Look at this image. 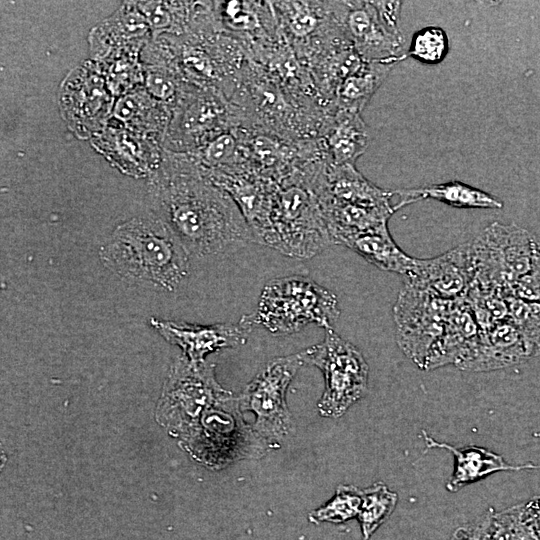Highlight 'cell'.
Returning a JSON list of instances; mask_svg holds the SVG:
<instances>
[{
	"label": "cell",
	"instance_id": "14",
	"mask_svg": "<svg viewBox=\"0 0 540 540\" xmlns=\"http://www.w3.org/2000/svg\"><path fill=\"white\" fill-rule=\"evenodd\" d=\"M150 325L168 342L179 346L188 360L201 363L211 352L244 345L255 323L250 314L238 323L198 325L151 318Z\"/></svg>",
	"mask_w": 540,
	"mask_h": 540
},
{
	"label": "cell",
	"instance_id": "25",
	"mask_svg": "<svg viewBox=\"0 0 540 540\" xmlns=\"http://www.w3.org/2000/svg\"><path fill=\"white\" fill-rule=\"evenodd\" d=\"M344 245L377 268L406 276L414 258L407 255L393 240L388 225L358 233L342 240Z\"/></svg>",
	"mask_w": 540,
	"mask_h": 540
},
{
	"label": "cell",
	"instance_id": "7",
	"mask_svg": "<svg viewBox=\"0 0 540 540\" xmlns=\"http://www.w3.org/2000/svg\"><path fill=\"white\" fill-rule=\"evenodd\" d=\"M301 356L304 364L318 367L324 375L325 388L317 404L321 416L339 418L366 394L368 364L333 328L326 329L323 342L302 351Z\"/></svg>",
	"mask_w": 540,
	"mask_h": 540
},
{
	"label": "cell",
	"instance_id": "29",
	"mask_svg": "<svg viewBox=\"0 0 540 540\" xmlns=\"http://www.w3.org/2000/svg\"><path fill=\"white\" fill-rule=\"evenodd\" d=\"M463 298L472 310L480 329L509 318L507 297L500 290L471 284Z\"/></svg>",
	"mask_w": 540,
	"mask_h": 540
},
{
	"label": "cell",
	"instance_id": "22",
	"mask_svg": "<svg viewBox=\"0 0 540 540\" xmlns=\"http://www.w3.org/2000/svg\"><path fill=\"white\" fill-rule=\"evenodd\" d=\"M480 327L464 298L453 301L444 329L431 347L423 370L456 364L475 341Z\"/></svg>",
	"mask_w": 540,
	"mask_h": 540
},
{
	"label": "cell",
	"instance_id": "27",
	"mask_svg": "<svg viewBox=\"0 0 540 540\" xmlns=\"http://www.w3.org/2000/svg\"><path fill=\"white\" fill-rule=\"evenodd\" d=\"M398 495L383 482H375L362 489V503L357 516L362 539L369 540L375 531L391 516Z\"/></svg>",
	"mask_w": 540,
	"mask_h": 540
},
{
	"label": "cell",
	"instance_id": "5",
	"mask_svg": "<svg viewBox=\"0 0 540 540\" xmlns=\"http://www.w3.org/2000/svg\"><path fill=\"white\" fill-rule=\"evenodd\" d=\"M185 438L188 451L214 468L258 459L273 449L245 422L239 399L232 393L207 409Z\"/></svg>",
	"mask_w": 540,
	"mask_h": 540
},
{
	"label": "cell",
	"instance_id": "32",
	"mask_svg": "<svg viewBox=\"0 0 540 540\" xmlns=\"http://www.w3.org/2000/svg\"><path fill=\"white\" fill-rule=\"evenodd\" d=\"M509 318L518 327L535 356L540 355V303L507 297Z\"/></svg>",
	"mask_w": 540,
	"mask_h": 540
},
{
	"label": "cell",
	"instance_id": "4",
	"mask_svg": "<svg viewBox=\"0 0 540 540\" xmlns=\"http://www.w3.org/2000/svg\"><path fill=\"white\" fill-rule=\"evenodd\" d=\"M251 315L255 325L280 336L296 333L309 324L330 329L340 310L334 293L309 277L292 275L269 281Z\"/></svg>",
	"mask_w": 540,
	"mask_h": 540
},
{
	"label": "cell",
	"instance_id": "30",
	"mask_svg": "<svg viewBox=\"0 0 540 540\" xmlns=\"http://www.w3.org/2000/svg\"><path fill=\"white\" fill-rule=\"evenodd\" d=\"M493 540H540L525 503L494 513Z\"/></svg>",
	"mask_w": 540,
	"mask_h": 540
},
{
	"label": "cell",
	"instance_id": "6",
	"mask_svg": "<svg viewBox=\"0 0 540 540\" xmlns=\"http://www.w3.org/2000/svg\"><path fill=\"white\" fill-rule=\"evenodd\" d=\"M472 283L510 295L513 284L540 258V243L516 224L494 222L468 242Z\"/></svg>",
	"mask_w": 540,
	"mask_h": 540
},
{
	"label": "cell",
	"instance_id": "34",
	"mask_svg": "<svg viewBox=\"0 0 540 540\" xmlns=\"http://www.w3.org/2000/svg\"><path fill=\"white\" fill-rule=\"evenodd\" d=\"M510 296L524 301L540 303V258L527 274L513 284L510 289Z\"/></svg>",
	"mask_w": 540,
	"mask_h": 540
},
{
	"label": "cell",
	"instance_id": "11",
	"mask_svg": "<svg viewBox=\"0 0 540 540\" xmlns=\"http://www.w3.org/2000/svg\"><path fill=\"white\" fill-rule=\"evenodd\" d=\"M230 393L216 381L214 365L193 363L182 356L172 367L163 403L172 413L174 427L186 437L203 413Z\"/></svg>",
	"mask_w": 540,
	"mask_h": 540
},
{
	"label": "cell",
	"instance_id": "17",
	"mask_svg": "<svg viewBox=\"0 0 540 540\" xmlns=\"http://www.w3.org/2000/svg\"><path fill=\"white\" fill-rule=\"evenodd\" d=\"M472 279L468 242L436 257L414 258L406 275L407 283L446 300L463 298Z\"/></svg>",
	"mask_w": 540,
	"mask_h": 540
},
{
	"label": "cell",
	"instance_id": "23",
	"mask_svg": "<svg viewBox=\"0 0 540 540\" xmlns=\"http://www.w3.org/2000/svg\"><path fill=\"white\" fill-rule=\"evenodd\" d=\"M150 34V26L136 2H128L91 30V52L95 61H98L117 48L148 41Z\"/></svg>",
	"mask_w": 540,
	"mask_h": 540
},
{
	"label": "cell",
	"instance_id": "2",
	"mask_svg": "<svg viewBox=\"0 0 540 540\" xmlns=\"http://www.w3.org/2000/svg\"><path fill=\"white\" fill-rule=\"evenodd\" d=\"M99 257L123 281L155 290L173 292L190 273L189 253L152 212L120 223Z\"/></svg>",
	"mask_w": 540,
	"mask_h": 540
},
{
	"label": "cell",
	"instance_id": "31",
	"mask_svg": "<svg viewBox=\"0 0 540 540\" xmlns=\"http://www.w3.org/2000/svg\"><path fill=\"white\" fill-rule=\"evenodd\" d=\"M449 40L444 29L427 26L413 33L406 56L426 65L441 63L448 54Z\"/></svg>",
	"mask_w": 540,
	"mask_h": 540
},
{
	"label": "cell",
	"instance_id": "12",
	"mask_svg": "<svg viewBox=\"0 0 540 540\" xmlns=\"http://www.w3.org/2000/svg\"><path fill=\"white\" fill-rule=\"evenodd\" d=\"M114 95L97 63L74 69L61 86L59 105L67 126L77 135L94 138L107 125Z\"/></svg>",
	"mask_w": 540,
	"mask_h": 540
},
{
	"label": "cell",
	"instance_id": "28",
	"mask_svg": "<svg viewBox=\"0 0 540 540\" xmlns=\"http://www.w3.org/2000/svg\"><path fill=\"white\" fill-rule=\"evenodd\" d=\"M362 503V489L349 484L337 486L333 497L308 514L311 523H344L357 518Z\"/></svg>",
	"mask_w": 540,
	"mask_h": 540
},
{
	"label": "cell",
	"instance_id": "13",
	"mask_svg": "<svg viewBox=\"0 0 540 540\" xmlns=\"http://www.w3.org/2000/svg\"><path fill=\"white\" fill-rule=\"evenodd\" d=\"M333 14L365 62H395L407 58L401 31L389 27L375 1H332Z\"/></svg>",
	"mask_w": 540,
	"mask_h": 540
},
{
	"label": "cell",
	"instance_id": "18",
	"mask_svg": "<svg viewBox=\"0 0 540 540\" xmlns=\"http://www.w3.org/2000/svg\"><path fill=\"white\" fill-rule=\"evenodd\" d=\"M427 449H444L449 451L454 459V470L446 483V489L455 493L461 488L480 481L493 473L501 471H523L540 469V465L532 462L511 464L502 455L478 446L456 447L446 442H438L421 431Z\"/></svg>",
	"mask_w": 540,
	"mask_h": 540
},
{
	"label": "cell",
	"instance_id": "8",
	"mask_svg": "<svg viewBox=\"0 0 540 540\" xmlns=\"http://www.w3.org/2000/svg\"><path fill=\"white\" fill-rule=\"evenodd\" d=\"M243 123L242 110L222 91L185 84L173 108L162 147L190 153L212 135Z\"/></svg>",
	"mask_w": 540,
	"mask_h": 540
},
{
	"label": "cell",
	"instance_id": "19",
	"mask_svg": "<svg viewBox=\"0 0 540 540\" xmlns=\"http://www.w3.org/2000/svg\"><path fill=\"white\" fill-rule=\"evenodd\" d=\"M314 190L318 197L340 203L395 208V205L391 204L394 191L378 187L351 164L339 166L329 164L318 178Z\"/></svg>",
	"mask_w": 540,
	"mask_h": 540
},
{
	"label": "cell",
	"instance_id": "9",
	"mask_svg": "<svg viewBox=\"0 0 540 540\" xmlns=\"http://www.w3.org/2000/svg\"><path fill=\"white\" fill-rule=\"evenodd\" d=\"M303 364L301 352L274 358L238 396L241 411L255 415L254 431L273 449L278 448L294 429L286 392Z\"/></svg>",
	"mask_w": 540,
	"mask_h": 540
},
{
	"label": "cell",
	"instance_id": "24",
	"mask_svg": "<svg viewBox=\"0 0 540 540\" xmlns=\"http://www.w3.org/2000/svg\"><path fill=\"white\" fill-rule=\"evenodd\" d=\"M394 194L400 198L395 204L396 210L425 199H434L457 208L500 209L503 207V203L495 196L457 180L398 189L394 191Z\"/></svg>",
	"mask_w": 540,
	"mask_h": 540
},
{
	"label": "cell",
	"instance_id": "16",
	"mask_svg": "<svg viewBox=\"0 0 540 540\" xmlns=\"http://www.w3.org/2000/svg\"><path fill=\"white\" fill-rule=\"evenodd\" d=\"M91 140L112 165L136 178H149L162 159L161 141L129 130L112 118Z\"/></svg>",
	"mask_w": 540,
	"mask_h": 540
},
{
	"label": "cell",
	"instance_id": "33",
	"mask_svg": "<svg viewBox=\"0 0 540 540\" xmlns=\"http://www.w3.org/2000/svg\"><path fill=\"white\" fill-rule=\"evenodd\" d=\"M494 513L489 508L476 520L459 526L448 540H493Z\"/></svg>",
	"mask_w": 540,
	"mask_h": 540
},
{
	"label": "cell",
	"instance_id": "10",
	"mask_svg": "<svg viewBox=\"0 0 540 540\" xmlns=\"http://www.w3.org/2000/svg\"><path fill=\"white\" fill-rule=\"evenodd\" d=\"M454 300L437 297L405 282L393 307L396 341L423 370L427 355L443 332Z\"/></svg>",
	"mask_w": 540,
	"mask_h": 540
},
{
	"label": "cell",
	"instance_id": "26",
	"mask_svg": "<svg viewBox=\"0 0 540 540\" xmlns=\"http://www.w3.org/2000/svg\"><path fill=\"white\" fill-rule=\"evenodd\" d=\"M395 62H363L361 67L343 80L334 96L335 110L361 113L387 78Z\"/></svg>",
	"mask_w": 540,
	"mask_h": 540
},
{
	"label": "cell",
	"instance_id": "35",
	"mask_svg": "<svg viewBox=\"0 0 540 540\" xmlns=\"http://www.w3.org/2000/svg\"><path fill=\"white\" fill-rule=\"evenodd\" d=\"M526 509L540 532V496H535L525 503Z\"/></svg>",
	"mask_w": 540,
	"mask_h": 540
},
{
	"label": "cell",
	"instance_id": "3",
	"mask_svg": "<svg viewBox=\"0 0 540 540\" xmlns=\"http://www.w3.org/2000/svg\"><path fill=\"white\" fill-rule=\"evenodd\" d=\"M331 244L319 198L299 169L276 185L263 245L290 257L308 259Z\"/></svg>",
	"mask_w": 540,
	"mask_h": 540
},
{
	"label": "cell",
	"instance_id": "21",
	"mask_svg": "<svg viewBox=\"0 0 540 540\" xmlns=\"http://www.w3.org/2000/svg\"><path fill=\"white\" fill-rule=\"evenodd\" d=\"M172 109L139 86L118 97L111 118L123 127L163 142Z\"/></svg>",
	"mask_w": 540,
	"mask_h": 540
},
{
	"label": "cell",
	"instance_id": "1",
	"mask_svg": "<svg viewBox=\"0 0 540 540\" xmlns=\"http://www.w3.org/2000/svg\"><path fill=\"white\" fill-rule=\"evenodd\" d=\"M147 192L152 213L189 255H220L257 243L236 202L186 153L163 149L158 168L148 178Z\"/></svg>",
	"mask_w": 540,
	"mask_h": 540
},
{
	"label": "cell",
	"instance_id": "20",
	"mask_svg": "<svg viewBox=\"0 0 540 540\" xmlns=\"http://www.w3.org/2000/svg\"><path fill=\"white\" fill-rule=\"evenodd\" d=\"M319 138L330 165H355L367 149L369 132L360 113L337 109L329 116Z\"/></svg>",
	"mask_w": 540,
	"mask_h": 540
},
{
	"label": "cell",
	"instance_id": "15",
	"mask_svg": "<svg viewBox=\"0 0 540 540\" xmlns=\"http://www.w3.org/2000/svg\"><path fill=\"white\" fill-rule=\"evenodd\" d=\"M535 357L513 321L508 318L480 329L469 350L455 364L463 371L489 372Z\"/></svg>",
	"mask_w": 540,
	"mask_h": 540
}]
</instances>
